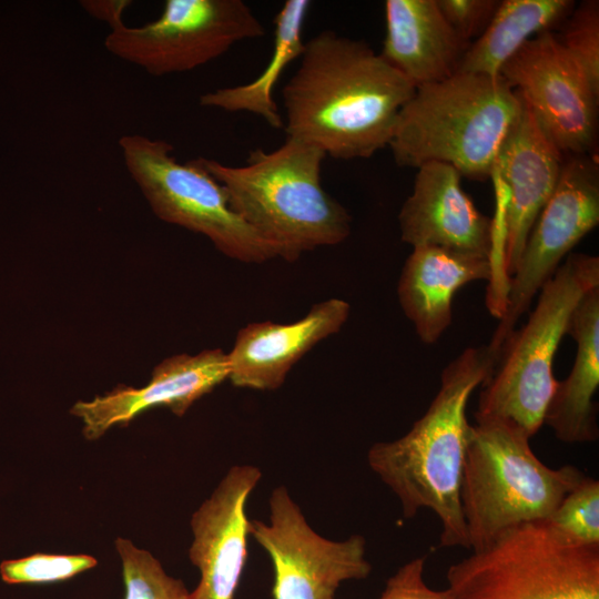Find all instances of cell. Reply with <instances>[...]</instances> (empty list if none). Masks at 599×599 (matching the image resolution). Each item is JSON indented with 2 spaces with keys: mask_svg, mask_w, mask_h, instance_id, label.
Here are the masks:
<instances>
[{
  "mask_svg": "<svg viewBox=\"0 0 599 599\" xmlns=\"http://www.w3.org/2000/svg\"><path fill=\"white\" fill-rule=\"evenodd\" d=\"M98 561L90 555L34 554L4 560L0 565L1 579L7 583H48L62 581L90 570Z\"/></svg>",
  "mask_w": 599,
  "mask_h": 599,
  "instance_id": "obj_26",
  "label": "cell"
},
{
  "mask_svg": "<svg viewBox=\"0 0 599 599\" xmlns=\"http://www.w3.org/2000/svg\"><path fill=\"white\" fill-rule=\"evenodd\" d=\"M349 304L329 298L314 305L301 319L242 327L227 353L229 379L236 387L273 390L291 368L323 339L338 333L349 316Z\"/></svg>",
  "mask_w": 599,
  "mask_h": 599,
  "instance_id": "obj_17",
  "label": "cell"
},
{
  "mask_svg": "<svg viewBox=\"0 0 599 599\" xmlns=\"http://www.w3.org/2000/svg\"><path fill=\"white\" fill-rule=\"evenodd\" d=\"M559 28L558 41L599 95V2L585 0L576 4Z\"/></svg>",
  "mask_w": 599,
  "mask_h": 599,
  "instance_id": "obj_24",
  "label": "cell"
},
{
  "mask_svg": "<svg viewBox=\"0 0 599 599\" xmlns=\"http://www.w3.org/2000/svg\"><path fill=\"white\" fill-rule=\"evenodd\" d=\"M225 379H229V361L222 349L180 354L161 362L145 386H119L103 396L77 402L70 413L82 422L83 436L95 440L111 427L128 425L154 407H167L176 416H183Z\"/></svg>",
  "mask_w": 599,
  "mask_h": 599,
  "instance_id": "obj_16",
  "label": "cell"
},
{
  "mask_svg": "<svg viewBox=\"0 0 599 599\" xmlns=\"http://www.w3.org/2000/svg\"><path fill=\"white\" fill-rule=\"evenodd\" d=\"M426 557H416L390 576L379 599H451L447 589L434 590L424 580Z\"/></svg>",
  "mask_w": 599,
  "mask_h": 599,
  "instance_id": "obj_28",
  "label": "cell"
},
{
  "mask_svg": "<svg viewBox=\"0 0 599 599\" xmlns=\"http://www.w3.org/2000/svg\"><path fill=\"white\" fill-rule=\"evenodd\" d=\"M546 522L566 538L599 545V481L585 476L568 491Z\"/></svg>",
  "mask_w": 599,
  "mask_h": 599,
  "instance_id": "obj_25",
  "label": "cell"
},
{
  "mask_svg": "<svg viewBox=\"0 0 599 599\" xmlns=\"http://www.w3.org/2000/svg\"><path fill=\"white\" fill-rule=\"evenodd\" d=\"M80 3L88 14L108 23L112 30L124 24L123 14L132 2L128 0H85Z\"/></svg>",
  "mask_w": 599,
  "mask_h": 599,
  "instance_id": "obj_29",
  "label": "cell"
},
{
  "mask_svg": "<svg viewBox=\"0 0 599 599\" xmlns=\"http://www.w3.org/2000/svg\"><path fill=\"white\" fill-rule=\"evenodd\" d=\"M380 57L416 89L458 70L468 49L448 24L436 0H386Z\"/></svg>",
  "mask_w": 599,
  "mask_h": 599,
  "instance_id": "obj_19",
  "label": "cell"
},
{
  "mask_svg": "<svg viewBox=\"0 0 599 599\" xmlns=\"http://www.w3.org/2000/svg\"><path fill=\"white\" fill-rule=\"evenodd\" d=\"M494 278L490 258L435 246L413 247L397 285L398 302L419 339L437 343L453 321V298L468 283Z\"/></svg>",
  "mask_w": 599,
  "mask_h": 599,
  "instance_id": "obj_18",
  "label": "cell"
},
{
  "mask_svg": "<svg viewBox=\"0 0 599 599\" xmlns=\"http://www.w3.org/2000/svg\"><path fill=\"white\" fill-rule=\"evenodd\" d=\"M124 166L154 214L206 236L224 255L243 263L278 257L231 206L223 186L199 158L179 162L173 145L142 134L119 139Z\"/></svg>",
  "mask_w": 599,
  "mask_h": 599,
  "instance_id": "obj_8",
  "label": "cell"
},
{
  "mask_svg": "<svg viewBox=\"0 0 599 599\" xmlns=\"http://www.w3.org/2000/svg\"><path fill=\"white\" fill-rule=\"evenodd\" d=\"M567 334L577 345L575 362L569 375L557 380L544 424L562 443H591L599 436L598 406L593 400L599 386V285L576 305Z\"/></svg>",
  "mask_w": 599,
  "mask_h": 599,
  "instance_id": "obj_20",
  "label": "cell"
},
{
  "mask_svg": "<svg viewBox=\"0 0 599 599\" xmlns=\"http://www.w3.org/2000/svg\"><path fill=\"white\" fill-rule=\"evenodd\" d=\"M499 75L565 156L589 154L595 149L599 95L552 31L524 43Z\"/></svg>",
  "mask_w": 599,
  "mask_h": 599,
  "instance_id": "obj_12",
  "label": "cell"
},
{
  "mask_svg": "<svg viewBox=\"0 0 599 599\" xmlns=\"http://www.w3.org/2000/svg\"><path fill=\"white\" fill-rule=\"evenodd\" d=\"M599 285V257L571 252L541 286L527 322L504 342L481 385L475 417L511 422L531 438L544 425L557 379L554 358L576 305Z\"/></svg>",
  "mask_w": 599,
  "mask_h": 599,
  "instance_id": "obj_6",
  "label": "cell"
},
{
  "mask_svg": "<svg viewBox=\"0 0 599 599\" xmlns=\"http://www.w3.org/2000/svg\"><path fill=\"white\" fill-rule=\"evenodd\" d=\"M496 364L487 345L466 348L443 369L436 396L408 433L374 444L367 454L372 470L398 497L405 518L423 508L437 515L441 547L469 549L459 500L471 433L466 408Z\"/></svg>",
  "mask_w": 599,
  "mask_h": 599,
  "instance_id": "obj_2",
  "label": "cell"
},
{
  "mask_svg": "<svg viewBox=\"0 0 599 599\" xmlns=\"http://www.w3.org/2000/svg\"><path fill=\"white\" fill-rule=\"evenodd\" d=\"M564 159L521 100L520 114L500 145L493 171L508 191L494 281L487 290V306L495 316L504 312L508 281L532 225L556 187Z\"/></svg>",
  "mask_w": 599,
  "mask_h": 599,
  "instance_id": "obj_13",
  "label": "cell"
},
{
  "mask_svg": "<svg viewBox=\"0 0 599 599\" xmlns=\"http://www.w3.org/2000/svg\"><path fill=\"white\" fill-rule=\"evenodd\" d=\"M572 0H502L485 31L470 42L457 72L499 75L529 39L552 31L570 14Z\"/></svg>",
  "mask_w": 599,
  "mask_h": 599,
  "instance_id": "obj_21",
  "label": "cell"
},
{
  "mask_svg": "<svg viewBox=\"0 0 599 599\" xmlns=\"http://www.w3.org/2000/svg\"><path fill=\"white\" fill-rule=\"evenodd\" d=\"M460 484V508L469 549L486 548L502 531L546 521L585 477L577 467L546 466L517 425L475 417Z\"/></svg>",
  "mask_w": 599,
  "mask_h": 599,
  "instance_id": "obj_5",
  "label": "cell"
},
{
  "mask_svg": "<svg viewBox=\"0 0 599 599\" xmlns=\"http://www.w3.org/2000/svg\"><path fill=\"white\" fill-rule=\"evenodd\" d=\"M520 111L519 95L502 77L456 72L415 89L388 146L398 166L443 162L484 181Z\"/></svg>",
  "mask_w": 599,
  "mask_h": 599,
  "instance_id": "obj_4",
  "label": "cell"
},
{
  "mask_svg": "<svg viewBox=\"0 0 599 599\" xmlns=\"http://www.w3.org/2000/svg\"><path fill=\"white\" fill-rule=\"evenodd\" d=\"M115 548L122 562L124 599H190L184 582L169 576L149 551L123 538L115 540Z\"/></svg>",
  "mask_w": 599,
  "mask_h": 599,
  "instance_id": "obj_23",
  "label": "cell"
},
{
  "mask_svg": "<svg viewBox=\"0 0 599 599\" xmlns=\"http://www.w3.org/2000/svg\"><path fill=\"white\" fill-rule=\"evenodd\" d=\"M311 3L307 0H287L283 4L274 18L271 59L254 81L206 92L200 97V104L226 112H250L261 116L274 129L284 128L273 91L287 65L303 53V29Z\"/></svg>",
  "mask_w": 599,
  "mask_h": 599,
  "instance_id": "obj_22",
  "label": "cell"
},
{
  "mask_svg": "<svg viewBox=\"0 0 599 599\" xmlns=\"http://www.w3.org/2000/svg\"><path fill=\"white\" fill-rule=\"evenodd\" d=\"M264 34L265 28L242 0H166L158 19L110 30L104 47L161 77L202 67L237 42Z\"/></svg>",
  "mask_w": 599,
  "mask_h": 599,
  "instance_id": "obj_9",
  "label": "cell"
},
{
  "mask_svg": "<svg viewBox=\"0 0 599 599\" xmlns=\"http://www.w3.org/2000/svg\"><path fill=\"white\" fill-rule=\"evenodd\" d=\"M599 224V169L589 154L566 155L556 187L532 225L488 349L500 348L541 286L571 250Z\"/></svg>",
  "mask_w": 599,
  "mask_h": 599,
  "instance_id": "obj_10",
  "label": "cell"
},
{
  "mask_svg": "<svg viewBox=\"0 0 599 599\" xmlns=\"http://www.w3.org/2000/svg\"><path fill=\"white\" fill-rule=\"evenodd\" d=\"M453 30L466 42L478 38L487 28L499 1L496 0H436Z\"/></svg>",
  "mask_w": 599,
  "mask_h": 599,
  "instance_id": "obj_27",
  "label": "cell"
},
{
  "mask_svg": "<svg viewBox=\"0 0 599 599\" xmlns=\"http://www.w3.org/2000/svg\"><path fill=\"white\" fill-rule=\"evenodd\" d=\"M416 170L413 191L398 214L402 241L493 262L494 222L466 194L459 172L443 162H427Z\"/></svg>",
  "mask_w": 599,
  "mask_h": 599,
  "instance_id": "obj_15",
  "label": "cell"
},
{
  "mask_svg": "<svg viewBox=\"0 0 599 599\" xmlns=\"http://www.w3.org/2000/svg\"><path fill=\"white\" fill-rule=\"evenodd\" d=\"M446 579L451 599H599V545L546 521L521 524L453 564Z\"/></svg>",
  "mask_w": 599,
  "mask_h": 599,
  "instance_id": "obj_7",
  "label": "cell"
},
{
  "mask_svg": "<svg viewBox=\"0 0 599 599\" xmlns=\"http://www.w3.org/2000/svg\"><path fill=\"white\" fill-rule=\"evenodd\" d=\"M248 534L272 560L273 599H334L342 582L365 579L372 571L364 537H322L284 486L271 495L268 524L250 520Z\"/></svg>",
  "mask_w": 599,
  "mask_h": 599,
  "instance_id": "obj_11",
  "label": "cell"
},
{
  "mask_svg": "<svg viewBox=\"0 0 599 599\" xmlns=\"http://www.w3.org/2000/svg\"><path fill=\"white\" fill-rule=\"evenodd\" d=\"M260 479L254 466L232 467L192 515L189 556L200 581L190 599H234L247 560L246 501Z\"/></svg>",
  "mask_w": 599,
  "mask_h": 599,
  "instance_id": "obj_14",
  "label": "cell"
},
{
  "mask_svg": "<svg viewBox=\"0 0 599 599\" xmlns=\"http://www.w3.org/2000/svg\"><path fill=\"white\" fill-rule=\"evenodd\" d=\"M326 154L286 136L274 151L257 149L244 165L199 158L223 186L232 209L288 262L322 246L337 245L351 233L352 217L323 187Z\"/></svg>",
  "mask_w": 599,
  "mask_h": 599,
  "instance_id": "obj_3",
  "label": "cell"
},
{
  "mask_svg": "<svg viewBox=\"0 0 599 599\" xmlns=\"http://www.w3.org/2000/svg\"><path fill=\"white\" fill-rule=\"evenodd\" d=\"M414 92L366 42L323 30L305 42L283 89L284 130L326 156L368 159L388 146Z\"/></svg>",
  "mask_w": 599,
  "mask_h": 599,
  "instance_id": "obj_1",
  "label": "cell"
}]
</instances>
